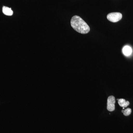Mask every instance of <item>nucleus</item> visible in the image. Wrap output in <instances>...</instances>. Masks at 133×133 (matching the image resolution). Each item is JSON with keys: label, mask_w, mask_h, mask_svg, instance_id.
I'll return each instance as SVG.
<instances>
[{"label": "nucleus", "mask_w": 133, "mask_h": 133, "mask_svg": "<svg viewBox=\"0 0 133 133\" xmlns=\"http://www.w3.org/2000/svg\"><path fill=\"white\" fill-rule=\"evenodd\" d=\"M3 13L5 15L11 16L13 14V11L10 8L6 6H3L2 8Z\"/></svg>", "instance_id": "nucleus-4"}, {"label": "nucleus", "mask_w": 133, "mask_h": 133, "mask_svg": "<svg viewBox=\"0 0 133 133\" xmlns=\"http://www.w3.org/2000/svg\"><path fill=\"white\" fill-rule=\"evenodd\" d=\"M115 99L113 96L108 97L107 99V109L109 111H112L115 109Z\"/></svg>", "instance_id": "nucleus-3"}, {"label": "nucleus", "mask_w": 133, "mask_h": 133, "mask_svg": "<svg viewBox=\"0 0 133 133\" xmlns=\"http://www.w3.org/2000/svg\"><path fill=\"white\" fill-rule=\"evenodd\" d=\"M125 109V108H124V107H123V109Z\"/></svg>", "instance_id": "nucleus-8"}, {"label": "nucleus", "mask_w": 133, "mask_h": 133, "mask_svg": "<svg viewBox=\"0 0 133 133\" xmlns=\"http://www.w3.org/2000/svg\"><path fill=\"white\" fill-rule=\"evenodd\" d=\"M118 101V103L121 107L125 108L127 107L129 105V102L127 101L124 99H117Z\"/></svg>", "instance_id": "nucleus-5"}, {"label": "nucleus", "mask_w": 133, "mask_h": 133, "mask_svg": "<svg viewBox=\"0 0 133 133\" xmlns=\"http://www.w3.org/2000/svg\"><path fill=\"white\" fill-rule=\"evenodd\" d=\"M122 14L119 12H113L108 14L107 18L108 21L112 22L115 23L119 21L122 18Z\"/></svg>", "instance_id": "nucleus-2"}, {"label": "nucleus", "mask_w": 133, "mask_h": 133, "mask_svg": "<svg viewBox=\"0 0 133 133\" xmlns=\"http://www.w3.org/2000/svg\"><path fill=\"white\" fill-rule=\"evenodd\" d=\"M123 54L125 56H129L131 55L132 52V48L130 46L126 45L122 49Z\"/></svg>", "instance_id": "nucleus-6"}, {"label": "nucleus", "mask_w": 133, "mask_h": 133, "mask_svg": "<svg viewBox=\"0 0 133 133\" xmlns=\"http://www.w3.org/2000/svg\"><path fill=\"white\" fill-rule=\"evenodd\" d=\"M131 112H132V110L131 108H128L124 110L123 113L124 115L128 116L131 114Z\"/></svg>", "instance_id": "nucleus-7"}, {"label": "nucleus", "mask_w": 133, "mask_h": 133, "mask_svg": "<svg viewBox=\"0 0 133 133\" xmlns=\"http://www.w3.org/2000/svg\"><path fill=\"white\" fill-rule=\"evenodd\" d=\"M71 25L74 30L81 34H87L90 31V27L87 23L78 16L72 17L71 20Z\"/></svg>", "instance_id": "nucleus-1"}]
</instances>
